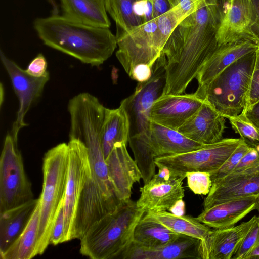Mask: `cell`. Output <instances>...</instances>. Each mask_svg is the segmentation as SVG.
<instances>
[{"label": "cell", "mask_w": 259, "mask_h": 259, "mask_svg": "<svg viewBox=\"0 0 259 259\" xmlns=\"http://www.w3.org/2000/svg\"><path fill=\"white\" fill-rule=\"evenodd\" d=\"M229 0H202L176 27L162 51L166 59L162 95L181 94L217 48V31Z\"/></svg>", "instance_id": "cell-1"}, {"label": "cell", "mask_w": 259, "mask_h": 259, "mask_svg": "<svg viewBox=\"0 0 259 259\" xmlns=\"http://www.w3.org/2000/svg\"><path fill=\"white\" fill-rule=\"evenodd\" d=\"M34 28L46 46L92 66L102 64L117 46L109 28L83 24L63 15L37 18Z\"/></svg>", "instance_id": "cell-2"}, {"label": "cell", "mask_w": 259, "mask_h": 259, "mask_svg": "<svg viewBox=\"0 0 259 259\" xmlns=\"http://www.w3.org/2000/svg\"><path fill=\"white\" fill-rule=\"evenodd\" d=\"M144 214L131 198L120 201L79 239L80 253L92 259L119 258L133 242L135 227Z\"/></svg>", "instance_id": "cell-3"}, {"label": "cell", "mask_w": 259, "mask_h": 259, "mask_svg": "<svg viewBox=\"0 0 259 259\" xmlns=\"http://www.w3.org/2000/svg\"><path fill=\"white\" fill-rule=\"evenodd\" d=\"M181 21L172 8L116 38L118 49L116 56L128 76L138 65L153 67Z\"/></svg>", "instance_id": "cell-4"}, {"label": "cell", "mask_w": 259, "mask_h": 259, "mask_svg": "<svg viewBox=\"0 0 259 259\" xmlns=\"http://www.w3.org/2000/svg\"><path fill=\"white\" fill-rule=\"evenodd\" d=\"M255 51L237 60L194 93L226 117L239 115L245 106Z\"/></svg>", "instance_id": "cell-5"}, {"label": "cell", "mask_w": 259, "mask_h": 259, "mask_svg": "<svg viewBox=\"0 0 259 259\" xmlns=\"http://www.w3.org/2000/svg\"><path fill=\"white\" fill-rule=\"evenodd\" d=\"M69 167L68 144L62 143L49 150L42 162L43 183L40 195V220L36 254L41 255L50 244L53 227L65 196Z\"/></svg>", "instance_id": "cell-6"}, {"label": "cell", "mask_w": 259, "mask_h": 259, "mask_svg": "<svg viewBox=\"0 0 259 259\" xmlns=\"http://www.w3.org/2000/svg\"><path fill=\"white\" fill-rule=\"evenodd\" d=\"M166 64V57L162 54L152 67L151 78L145 82H139L135 91L120 103L128 117V144L136 161L142 157L149 143L151 110L154 102L163 92Z\"/></svg>", "instance_id": "cell-7"}, {"label": "cell", "mask_w": 259, "mask_h": 259, "mask_svg": "<svg viewBox=\"0 0 259 259\" xmlns=\"http://www.w3.org/2000/svg\"><path fill=\"white\" fill-rule=\"evenodd\" d=\"M31 184L23 159L11 134L5 138L0 158V212L32 199Z\"/></svg>", "instance_id": "cell-8"}, {"label": "cell", "mask_w": 259, "mask_h": 259, "mask_svg": "<svg viewBox=\"0 0 259 259\" xmlns=\"http://www.w3.org/2000/svg\"><path fill=\"white\" fill-rule=\"evenodd\" d=\"M243 141L241 137L223 138L188 152L157 158L155 163L167 167L177 177L186 178L187 172L197 171L211 174L222 166Z\"/></svg>", "instance_id": "cell-9"}, {"label": "cell", "mask_w": 259, "mask_h": 259, "mask_svg": "<svg viewBox=\"0 0 259 259\" xmlns=\"http://www.w3.org/2000/svg\"><path fill=\"white\" fill-rule=\"evenodd\" d=\"M69 167L64 196V242L75 239V221L90 164L87 148L80 141L69 139Z\"/></svg>", "instance_id": "cell-10"}, {"label": "cell", "mask_w": 259, "mask_h": 259, "mask_svg": "<svg viewBox=\"0 0 259 259\" xmlns=\"http://www.w3.org/2000/svg\"><path fill=\"white\" fill-rule=\"evenodd\" d=\"M205 145L192 140L177 130L151 121L147 149L137 162L143 182H148L155 174L156 158L188 152Z\"/></svg>", "instance_id": "cell-11"}, {"label": "cell", "mask_w": 259, "mask_h": 259, "mask_svg": "<svg viewBox=\"0 0 259 259\" xmlns=\"http://www.w3.org/2000/svg\"><path fill=\"white\" fill-rule=\"evenodd\" d=\"M158 171L140 188L138 207L145 213L168 211L178 201L183 199L184 177L172 175L166 166L155 164Z\"/></svg>", "instance_id": "cell-12"}, {"label": "cell", "mask_w": 259, "mask_h": 259, "mask_svg": "<svg viewBox=\"0 0 259 259\" xmlns=\"http://www.w3.org/2000/svg\"><path fill=\"white\" fill-rule=\"evenodd\" d=\"M0 57L19 100L17 118L13 124L11 134L17 144L19 132L28 125L24 122L25 115L33 103L40 97L45 84L49 80L50 75L49 72L47 71L41 77L31 76L26 70H23L15 62L8 58L2 51Z\"/></svg>", "instance_id": "cell-13"}, {"label": "cell", "mask_w": 259, "mask_h": 259, "mask_svg": "<svg viewBox=\"0 0 259 259\" xmlns=\"http://www.w3.org/2000/svg\"><path fill=\"white\" fill-rule=\"evenodd\" d=\"M204 102V100L194 93L162 95L152 105L150 119L167 127L178 130Z\"/></svg>", "instance_id": "cell-14"}, {"label": "cell", "mask_w": 259, "mask_h": 259, "mask_svg": "<svg viewBox=\"0 0 259 259\" xmlns=\"http://www.w3.org/2000/svg\"><path fill=\"white\" fill-rule=\"evenodd\" d=\"M114 192L119 201L131 198L134 184L142 179L135 159L130 156L126 144L116 143L105 159Z\"/></svg>", "instance_id": "cell-15"}, {"label": "cell", "mask_w": 259, "mask_h": 259, "mask_svg": "<svg viewBox=\"0 0 259 259\" xmlns=\"http://www.w3.org/2000/svg\"><path fill=\"white\" fill-rule=\"evenodd\" d=\"M259 195V165L212 183L204 209L231 200Z\"/></svg>", "instance_id": "cell-16"}, {"label": "cell", "mask_w": 259, "mask_h": 259, "mask_svg": "<svg viewBox=\"0 0 259 259\" xmlns=\"http://www.w3.org/2000/svg\"><path fill=\"white\" fill-rule=\"evenodd\" d=\"M201 241L186 235L179 234L174 240L164 245L147 247L134 242L122 253L123 259H202Z\"/></svg>", "instance_id": "cell-17"}, {"label": "cell", "mask_w": 259, "mask_h": 259, "mask_svg": "<svg viewBox=\"0 0 259 259\" xmlns=\"http://www.w3.org/2000/svg\"><path fill=\"white\" fill-rule=\"evenodd\" d=\"M226 117L204 101L200 108L177 131L203 145H210L223 139Z\"/></svg>", "instance_id": "cell-18"}, {"label": "cell", "mask_w": 259, "mask_h": 259, "mask_svg": "<svg viewBox=\"0 0 259 259\" xmlns=\"http://www.w3.org/2000/svg\"><path fill=\"white\" fill-rule=\"evenodd\" d=\"M251 19L250 0H229L217 33L218 45L244 39L257 42L251 30Z\"/></svg>", "instance_id": "cell-19"}, {"label": "cell", "mask_w": 259, "mask_h": 259, "mask_svg": "<svg viewBox=\"0 0 259 259\" xmlns=\"http://www.w3.org/2000/svg\"><path fill=\"white\" fill-rule=\"evenodd\" d=\"M254 215L239 225L212 229L201 242L202 259H231L256 219Z\"/></svg>", "instance_id": "cell-20"}, {"label": "cell", "mask_w": 259, "mask_h": 259, "mask_svg": "<svg viewBox=\"0 0 259 259\" xmlns=\"http://www.w3.org/2000/svg\"><path fill=\"white\" fill-rule=\"evenodd\" d=\"M259 44L244 39L234 42L219 45L203 64L196 78L198 87L209 83L233 62L244 55L255 51Z\"/></svg>", "instance_id": "cell-21"}, {"label": "cell", "mask_w": 259, "mask_h": 259, "mask_svg": "<svg viewBox=\"0 0 259 259\" xmlns=\"http://www.w3.org/2000/svg\"><path fill=\"white\" fill-rule=\"evenodd\" d=\"M258 195H251L214 205L204 209L196 219L213 229L234 227L237 222L254 209Z\"/></svg>", "instance_id": "cell-22"}, {"label": "cell", "mask_w": 259, "mask_h": 259, "mask_svg": "<svg viewBox=\"0 0 259 259\" xmlns=\"http://www.w3.org/2000/svg\"><path fill=\"white\" fill-rule=\"evenodd\" d=\"M39 198L0 212V255L22 232L37 205Z\"/></svg>", "instance_id": "cell-23"}, {"label": "cell", "mask_w": 259, "mask_h": 259, "mask_svg": "<svg viewBox=\"0 0 259 259\" xmlns=\"http://www.w3.org/2000/svg\"><path fill=\"white\" fill-rule=\"evenodd\" d=\"M62 15L73 21L100 27L109 28L104 0H60Z\"/></svg>", "instance_id": "cell-24"}, {"label": "cell", "mask_w": 259, "mask_h": 259, "mask_svg": "<svg viewBox=\"0 0 259 259\" xmlns=\"http://www.w3.org/2000/svg\"><path fill=\"white\" fill-rule=\"evenodd\" d=\"M130 138V122L124 106L116 109L105 108L102 126V144L105 159L118 143L127 144Z\"/></svg>", "instance_id": "cell-25"}, {"label": "cell", "mask_w": 259, "mask_h": 259, "mask_svg": "<svg viewBox=\"0 0 259 259\" xmlns=\"http://www.w3.org/2000/svg\"><path fill=\"white\" fill-rule=\"evenodd\" d=\"M145 214L172 231L186 235L201 241H204L211 231L209 226L190 215H177L168 211L149 212Z\"/></svg>", "instance_id": "cell-26"}, {"label": "cell", "mask_w": 259, "mask_h": 259, "mask_svg": "<svg viewBox=\"0 0 259 259\" xmlns=\"http://www.w3.org/2000/svg\"><path fill=\"white\" fill-rule=\"evenodd\" d=\"M40 220V201L26 226L2 255L1 259H31L36 256V245Z\"/></svg>", "instance_id": "cell-27"}, {"label": "cell", "mask_w": 259, "mask_h": 259, "mask_svg": "<svg viewBox=\"0 0 259 259\" xmlns=\"http://www.w3.org/2000/svg\"><path fill=\"white\" fill-rule=\"evenodd\" d=\"M179 235V234L151 219L145 213L135 227L133 242L141 246L154 247L169 243Z\"/></svg>", "instance_id": "cell-28"}, {"label": "cell", "mask_w": 259, "mask_h": 259, "mask_svg": "<svg viewBox=\"0 0 259 259\" xmlns=\"http://www.w3.org/2000/svg\"><path fill=\"white\" fill-rule=\"evenodd\" d=\"M138 0H104L105 9L116 25V38L144 23L134 11Z\"/></svg>", "instance_id": "cell-29"}, {"label": "cell", "mask_w": 259, "mask_h": 259, "mask_svg": "<svg viewBox=\"0 0 259 259\" xmlns=\"http://www.w3.org/2000/svg\"><path fill=\"white\" fill-rule=\"evenodd\" d=\"M236 133L251 147L259 144V129L249 122L245 117L239 114L236 116H227Z\"/></svg>", "instance_id": "cell-30"}, {"label": "cell", "mask_w": 259, "mask_h": 259, "mask_svg": "<svg viewBox=\"0 0 259 259\" xmlns=\"http://www.w3.org/2000/svg\"><path fill=\"white\" fill-rule=\"evenodd\" d=\"M250 147L244 140L222 166L210 174L212 183L221 180L230 174Z\"/></svg>", "instance_id": "cell-31"}, {"label": "cell", "mask_w": 259, "mask_h": 259, "mask_svg": "<svg viewBox=\"0 0 259 259\" xmlns=\"http://www.w3.org/2000/svg\"><path fill=\"white\" fill-rule=\"evenodd\" d=\"M259 244V219H256L244 236L231 259H246L251 251Z\"/></svg>", "instance_id": "cell-32"}, {"label": "cell", "mask_w": 259, "mask_h": 259, "mask_svg": "<svg viewBox=\"0 0 259 259\" xmlns=\"http://www.w3.org/2000/svg\"><path fill=\"white\" fill-rule=\"evenodd\" d=\"M187 185L195 194L206 195L209 192L212 181L210 174L204 171H192L186 174Z\"/></svg>", "instance_id": "cell-33"}, {"label": "cell", "mask_w": 259, "mask_h": 259, "mask_svg": "<svg viewBox=\"0 0 259 259\" xmlns=\"http://www.w3.org/2000/svg\"><path fill=\"white\" fill-rule=\"evenodd\" d=\"M255 53L254 67L247 95L245 106L242 112L246 111L259 101V45Z\"/></svg>", "instance_id": "cell-34"}, {"label": "cell", "mask_w": 259, "mask_h": 259, "mask_svg": "<svg viewBox=\"0 0 259 259\" xmlns=\"http://www.w3.org/2000/svg\"><path fill=\"white\" fill-rule=\"evenodd\" d=\"M258 165H259V145L255 147H250L234 170L227 176L238 174Z\"/></svg>", "instance_id": "cell-35"}, {"label": "cell", "mask_w": 259, "mask_h": 259, "mask_svg": "<svg viewBox=\"0 0 259 259\" xmlns=\"http://www.w3.org/2000/svg\"><path fill=\"white\" fill-rule=\"evenodd\" d=\"M64 198L59 207L51 233L50 242L54 245L64 242Z\"/></svg>", "instance_id": "cell-36"}, {"label": "cell", "mask_w": 259, "mask_h": 259, "mask_svg": "<svg viewBox=\"0 0 259 259\" xmlns=\"http://www.w3.org/2000/svg\"><path fill=\"white\" fill-rule=\"evenodd\" d=\"M201 1L202 0H178L177 5L172 9L182 21L197 10Z\"/></svg>", "instance_id": "cell-37"}, {"label": "cell", "mask_w": 259, "mask_h": 259, "mask_svg": "<svg viewBox=\"0 0 259 259\" xmlns=\"http://www.w3.org/2000/svg\"><path fill=\"white\" fill-rule=\"evenodd\" d=\"M47 62L42 54H39L28 65L26 71L31 76L39 77L47 72Z\"/></svg>", "instance_id": "cell-38"}, {"label": "cell", "mask_w": 259, "mask_h": 259, "mask_svg": "<svg viewBox=\"0 0 259 259\" xmlns=\"http://www.w3.org/2000/svg\"><path fill=\"white\" fill-rule=\"evenodd\" d=\"M152 73V67L146 64H139L134 67L129 76L138 82H143L151 78Z\"/></svg>", "instance_id": "cell-39"}, {"label": "cell", "mask_w": 259, "mask_h": 259, "mask_svg": "<svg viewBox=\"0 0 259 259\" xmlns=\"http://www.w3.org/2000/svg\"><path fill=\"white\" fill-rule=\"evenodd\" d=\"M252 12L251 30L252 34L259 43V0H250Z\"/></svg>", "instance_id": "cell-40"}, {"label": "cell", "mask_w": 259, "mask_h": 259, "mask_svg": "<svg viewBox=\"0 0 259 259\" xmlns=\"http://www.w3.org/2000/svg\"><path fill=\"white\" fill-rule=\"evenodd\" d=\"M154 17L156 18L175 7L178 0H152Z\"/></svg>", "instance_id": "cell-41"}, {"label": "cell", "mask_w": 259, "mask_h": 259, "mask_svg": "<svg viewBox=\"0 0 259 259\" xmlns=\"http://www.w3.org/2000/svg\"><path fill=\"white\" fill-rule=\"evenodd\" d=\"M240 114L259 129V101Z\"/></svg>", "instance_id": "cell-42"}, {"label": "cell", "mask_w": 259, "mask_h": 259, "mask_svg": "<svg viewBox=\"0 0 259 259\" xmlns=\"http://www.w3.org/2000/svg\"><path fill=\"white\" fill-rule=\"evenodd\" d=\"M168 211L177 215H184L185 213V204L183 199L178 201L169 209Z\"/></svg>", "instance_id": "cell-43"}, {"label": "cell", "mask_w": 259, "mask_h": 259, "mask_svg": "<svg viewBox=\"0 0 259 259\" xmlns=\"http://www.w3.org/2000/svg\"><path fill=\"white\" fill-rule=\"evenodd\" d=\"M246 259H259V244L251 251Z\"/></svg>", "instance_id": "cell-44"}, {"label": "cell", "mask_w": 259, "mask_h": 259, "mask_svg": "<svg viewBox=\"0 0 259 259\" xmlns=\"http://www.w3.org/2000/svg\"><path fill=\"white\" fill-rule=\"evenodd\" d=\"M254 210H256L259 212V195L256 197ZM258 218L259 219V215L258 216Z\"/></svg>", "instance_id": "cell-45"}]
</instances>
